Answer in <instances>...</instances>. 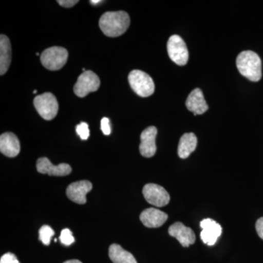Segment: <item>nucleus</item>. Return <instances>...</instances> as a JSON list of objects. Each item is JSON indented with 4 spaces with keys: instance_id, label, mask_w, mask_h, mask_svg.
<instances>
[{
    "instance_id": "nucleus-1",
    "label": "nucleus",
    "mask_w": 263,
    "mask_h": 263,
    "mask_svg": "<svg viewBox=\"0 0 263 263\" xmlns=\"http://www.w3.org/2000/svg\"><path fill=\"white\" fill-rule=\"evenodd\" d=\"M130 24V18L125 11L107 12L104 13L99 21V26L102 32L110 37L122 35Z\"/></svg>"
},
{
    "instance_id": "nucleus-2",
    "label": "nucleus",
    "mask_w": 263,
    "mask_h": 263,
    "mask_svg": "<svg viewBox=\"0 0 263 263\" xmlns=\"http://www.w3.org/2000/svg\"><path fill=\"white\" fill-rule=\"evenodd\" d=\"M236 65L240 73L249 81L257 82L262 78V61L255 52L242 51L237 57Z\"/></svg>"
},
{
    "instance_id": "nucleus-3",
    "label": "nucleus",
    "mask_w": 263,
    "mask_h": 263,
    "mask_svg": "<svg viewBox=\"0 0 263 263\" xmlns=\"http://www.w3.org/2000/svg\"><path fill=\"white\" fill-rule=\"evenodd\" d=\"M128 81L132 89L138 96L147 98L155 92V85L153 79L143 71H131L128 76Z\"/></svg>"
},
{
    "instance_id": "nucleus-4",
    "label": "nucleus",
    "mask_w": 263,
    "mask_h": 263,
    "mask_svg": "<svg viewBox=\"0 0 263 263\" xmlns=\"http://www.w3.org/2000/svg\"><path fill=\"white\" fill-rule=\"evenodd\" d=\"M68 59V52L65 48L53 46L43 52L41 56L42 65L48 70L54 71L62 69Z\"/></svg>"
},
{
    "instance_id": "nucleus-5",
    "label": "nucleus",
    "mask_w": 263,
    "mask_h": 263,
    "mask_svg": "<svg viewBox=\"0 0 263 263\" xmlns=\"http://www.w3.org/2000/svg\"><path fill=\"white\" fill-rule=\"evenodd\" d=\"M34 106L40 116L46 121L54 119L58 113V102L52 93L46 92L38 95L34 99Z\"/></svg>"
},
{
    "instance_id": "nucleus-6",
    "label": "nucleus",
    "mask_w": 263,
    "mask_h": 263,
    "mask_svg": "<svg viewBox=\"0 0 263 263\" xmlns=\"http://www.w3.org/2000/svg\"><path fill=\"white\" fill-rule=\"evenodd\" d=\"M167 48L170 58L176 65H186L189 60V51L182 38L177 34L171 36L167 41Z\"/></svg>"
},
{
    "instance_id": "nucleus-7",
    "label": "nucleus",
    "mask_w": 263,
    "mask_h": 263,
    "mask_svg": "<svg viewBox=\"0 0 263 263\" xmlns=\"http://www.w3.org/2000/svg\"><path fill=\"white\" fill-rule=\"evenodd\" d=\"M100 86L98 76L92 71L86 70L78 79L77 83L74 86V92L79 98H85L90 92L98 91Z\"/></svg>"
},
{
    "instance_id": "nucleus-8",
    "label": "nucleus",
    "mask_w": 263,
    "mask_h": 263,
    "mask_svg": "<svg viewBox=\"0 0 263 263\" xmlns=\"http://www.w3.org/2000/svg\"><path fill=\"white\" fill-rule=\"evenodd\" d=\"M143 195L148 203L156 207H163L169 203L171 197L164 188L155 183H147L143 189Z\"/></svg>"
},
{
    "instance_id": "nucleus-9",
    "label": "nucleus",
    "mask_w": 263,
    "mask_h": 263,
    "mask_svg": "<svg viewBox=\"0 0 263 263\" xmlns=\"http://www.w3.org/2000/svg\"><path fill=\"white\" fill-rule=\"evenodd\" d=\"M157 135V129L154 126L147 127L142 132L139 149L140 153L143 157L150 158L155 155L157 152V146H156Z\"/></svg>"
},
{
    "instance_id": "nucleus-10",
    "label": "nucleus",
    "mask_w": 263,
    "mask_h": 263,
    "mask_svg": "<svg viewBox=\"0 0 263 263\" xmlns=\"http://www.w3.org/2000/svg\"><path fill=\"white\" fill-rule=\"evenodd\" d=\"M37 170L40 174L53 176H65L72 172L70 164L62 163L54 165L47 157H41L37 161Z\"/></svg>"
},
{
    "instance_id": "nucleus-11",
    "label": "nucleus",
    "mask_w": 263,
    "mask_h": 263,
    "mask_svg": "<svg viewBox=\"0 0 263 263\" xmlns=\"http://www.w3.org/2000/svg\"><path fill=\"white\" fill-rule=\"evenodd\" d=\"M92 189V184L89 181H77L70 183L67 188V196L76 203L85 204L86 202V194Z\"/></svg>"
},
{
    "instance_id": "nucleus-12",
    "label": "nucleus",
    "mask_w": 263,
    "mask_h": 263,
    "mask_svg": "<svg viewBox=\"0 0 263 263\" xmlns=\"http://www.w3.org/2000/svg\"><path fill=\"white\" fill-rule=\"evenodd\" d=\"M200 227L202 229L200 238L203 243L209 246L215 245L222 232L220 224L212 219H205L200 222Z\"/></svg>"
},
{
    "instance_id": "nucleus-13",
    "label": "nucleus",
    "mask_w": 263,
    "mask_h": 263,
    "mask_svg": "<svg viewBox=\"0 0 263 263\" xmlns=\"http://www.w3.org/2000/svg\"><path fill=\"white\" fill-rule=\"evenodd\" d=\"M168 233L171 236L176 238L183 247L193 245L196 239L195 233L191 228L185 226L183 223L176 222L170 227Z\"/></svg>"
},
{
    "instance_id": "nucleus-14",
    "label": "nucleus",
    "mask_w": 263,
    "mask_h": 263,
    "mask_svg": "<svg viewBox=\"0 0 263 263\" xmlns=\"http://www.w3.org/2000/svg\"><path fill=\"white\" fill-rule=\"evenodd\" d=\"M167 218L168 216L166 213L155 208L146 209L140 215L143 226L149 228H160L167 220Z\"/></svg>"
},
{
    "instance_id": "nucleus-15",
    "label": "nucleus",
    "mask_w": 263,
    "mask_h": 263,
    "mask_svg": "<svg viewBox=\"0 0 263 263\" xmlns=\"http://www.w3.org/2000/svg\"><path fill=\"white\" fill-rule=\"evenodd\" d=\"M186 106L190 111L193 112L195 116L201 115L209 110V105L201 89L197 88L191 91L186 99Z\"/></svg>"
},
{
    "instance_id": "nucleus-16",
    "label": "nucleus",
    "mask_w": 263,
    "mask_h": 263,
    "mask_svg": "<svg viewBox=\"0 0 263 263\" xmlns=\"http://www.w3.org/2000/svg\"><path fill=\"white\" fill-rule=\"evenodd\" d=\"M21 150L20 142L15 134L5 133L0 137V152L8 157H15Z\"/></svg>"
},
{
    "instance_id": "nucleus-17",
    "label": "nucleus",
    "mask_w": 263,
    "mask_h": 263,
    "mask_svg": "<svg viewBox=\"0 0 263 263\" xmlns=\"http://www.w3.org/2000/svg\"><path fill=\"white\" fill-rule=\"evenodd\" d=\"M11 44L9 38L5 34L0 36V75L6 73L11 63Z\"/></svg>"
},
{
    "instance_id": "nucleus-18",
    "label": "nucleus",
    "mask_w": 263,
    "mask_h": 263,
    "mask_svg": "<svg viewBox=\"0 0 263 263\" xmlns=\"http://www.w3.org/2000/svg\"><path fill=\"white\" fill-rule=\"evenodd\" d=\"M197 138L193 133H185L180 139L178 147V155L180 158L186 159L196 149Z\"/></svg>"
},
{
    "instance_id": "nucleus-19",
    "label": "nucleus",
    "mask_w": 263,
    "mask_h": 263,
    "mask_svg": "<svg viewBox=\"0 0 263 263\" xmlns=\"http://www.w3.org/2000/svg\"><path fill=\"white\" fill-rule=\"evenodd\" d=\"M109 257L114 263H138L130 252L116 243L110 246L109 248Z\"/></svg>"
},
{
    "instance_id": "nucleus-20",
    "label": "nucleus",
    "mask_w": 263,
    "mask_h": 263,
    "mask_svg": "<svg viewBox=\"0 0 263 263\" xmlns=\"http://www.w3.org/2000/svg\"><path fill=\"white\" fill-rule=\"evenodd\" d=\"M54 235V231L51 227L43 226L39 230V238L43 245L48 246L51 243L52 237Z\"/></svg>"
},
{
    "instance_id": "nucleus-21",
    "label": "nucleus",
    "mask_w": 263,
    "mask_h": 263,
    "mask_svg": "<svg viewBox=\"0 0 263 263\" xmlns=\"http://www.w3.org/2000/svg\"><path fill=\"white\" fill-rule=\"evenodd\" d=\"M60 239L61 240L62 245L65 246H70L75 242V238L72 234V232L69 229L62 230Z\"/></svg>"
},
{
    "instance_id": "nucleus-22",
    "label": "nucleus",
    "mask_w": 263,
    "mask_h": 263,
    "mask_svg": "<svg viewBox=\"0 0 263 263\" xmlns=\"http://www.w3.org/2000/svg\"><path fill=\"white\" fill-rule=\"evenodd\" d=\"M76 133L82 140H87L89 137V125L87 123L81 122L76 127Z\"/></svg>"
},
{
    "instance_id": "nucleus-23",
    "label": "nucleus",
    "mask_w": 263,
    "mask_h": 263,
    "mask_svg": "<svg viewBox=\"0 0 263 263\" xmlns=\"http://www.w3.org/2000/svg\"><path fill=\"white\" fill-rule=\"evenodd\" d=\"M0 263H20L18 259H17L16 256L14 254L8 253L5 254L4 255L2 256L1 259H0Z\"/></svg>"
},
{
    "instance_id": "nucleus-24",
    "label": "nucleus",
    "mask_w": 263,
    "mask_h": 263,
    "mask_svg": "<svg viewBox=\"0 0 263 263\" xmlns=\"http://www.w3.org/2000/svg\"><path fill=\"white\" fill-rule=\"evenodd\" d=\"M101 129L103 131V134L105 135V136H109L110 134L111 129H110V120H109L108 118L104 117L102 119Z\"/></svg>"
},
{
    "instance_id": "nucleus-25",
    "label": "nucleus",
    "mask_w": 263,
    "mask_h": 263,
    "mask_svg": "<svg viewBox=\"0 0 263 263\" xmlns=\"http://www.w3.org/2000/svg\"><path fill=\"white\" fill-rule=\"evenodd\" d=\"M57 3L64 8H70L77 4L79 1L78 0H58Z\"/></svg>"
},
{
    "instance_id": "nucleus-26",
    "label": "nucleus",
    "mask_w": 263,
    "mask_h": 263,
    "mask_svg": "<svg viewBox=\"0 0 263 263\" xmlns=\"http://www.w3.org/2000/svg\"><path fill=\"white\" fill-rule=\"evenodd\" d=\"M256 230L259 238L263 240V217L259 218L256 222Z\"/></svg>"
},
{
    "instance_id": "nucleus-27",
    "label": "nucleus",
    "mask_w": 263,
    "mask_h": 263,
    "mask_svg": "<svg viewBox=\"0 0 263 263\" xmlns=\"http://www.w3.org/2000/svg\"><path fill=\"white\" fill-rule=\"evenodd\" d=\"M64 263H82L81 261L78 260V259H71V260H67Z\"/></svg>"
},
{
    "instance_id": "nucleus-28",
    "label": "nucleus",
    "mask_w": 263,
    "mask_h": 263,
    "mask_svg": "<svg viewBox=\"0 0 263 263\" xmlns=\"http://www.w3.org/2000/svg\"><path fill=\"white\" fill-rule=\"evenodd\" d=\"M90 3L92 5H97L99 3H102V1H100V0H91V1H90Z\"/></svg>"
},
{
    "instance_id": "nucleus-29",
    "label": "nucleus",
    "mask_w": 263,
    "mask_h": 263,
    "mask_svg": "<svg viewBox=\"0 0 263 263\" xmlns=\"http://www.w3.org/2000/svg\"><path fill=\"white\" fill-rule=\"evenodd\" d=\"M33 93H34V94H36V93H37V90H34V91H33Z\"/></svg>"
}]
</instances>
